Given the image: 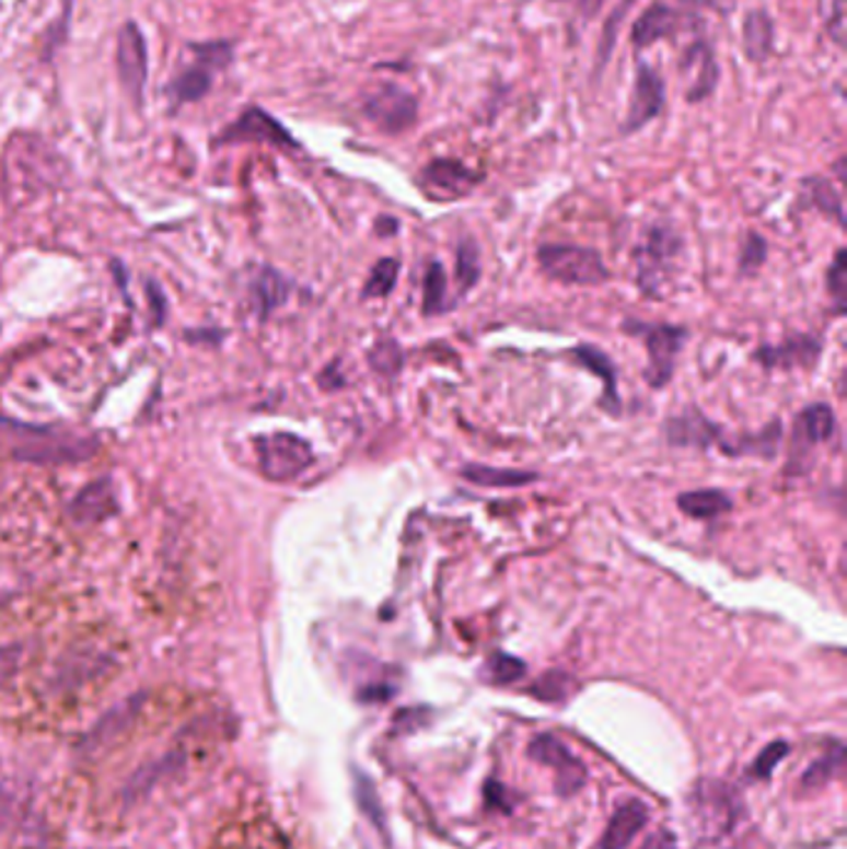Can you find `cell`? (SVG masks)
<instances>
[{"label":"cell","mask_w":847,"mask_h":849,"mask_svg":"<svg viewBox=\"0 0 847 849\" xmlns=\"http://www.w3.org/2000/svg\"><path fill=\"white\" fill-rule=\"evenodd\" d=\"M207 735L199 725H192L184 731L177 741H174L162 758L147 763L144 768L137 770L127 786L119 790V807L132 810L137 802L150 798L156 788L167 786V782L177 780L192 763L199 760L205 755Z\"/></svg>","instance_id":"6da1fadb"},{"label":"cell","mask_w":847,"mask_h":849,"mask_svg":"<svg viewBox=\"0 0 847 849\" xmlns=\"http://www.w3.org/2000/svg\"><path fill=\"white\" fill-rule=\"evenodd\" d=\"M115 653L103 643L72 646L53 666L48 681H45V696L55 700V703L76 700L88 688L103 683L109 676V671L115 668Z\"/></svg>","instance_id":"7a4b0ae2"},{"label":"cell","mask_w":847,"mask_h":849,"mask_svg":"<svg viewBox=\"0 0 847 849\" xmlns=\"http://www.w3.org/2000/svg\"><path fill=\"white\" fill-rule=\"evenodd\" d=\"M626 334H634L643 340V348L649 353V368H647V383L651 387H664L671 375H674L676 358L684 348V340L688 334L684 328L666 326V323H641V321H626L624 323Z\"/></svg>","instance_id":"3957f363"},{"label":"cell","mask_w":847,"mask_h":849,"mask_svg":"<svg viewBox=\"0 0 847 849\" xmlns=\"http://www.w3.org/2000/svg\"><path fill=\"white\" fill-rule=\"evenodd\" d=\"M539 266L552 281L559 283H579L596 286L610 279V271L602 256L594 248L565 246V244H545L539 248Z\"/></svg>","instance_id":"277c9868"},{"label":"cell","mask_w":847,"mask_h":849,"mask_svg":"<svg viewBox=\"0 0 847 849\" xmlns=\"http://www.w3.org/2000/svg\"><path fill=\"white\" fill-rule=\"evenodd\" d=\"M256 455L264 477L274 482H291L301 473H306L313 463V450L306 440L291 432H274L256 440Z\"/></svg>","instance_id":"5b68a950"},{"label":"cell","mask_w":847,"mask_h":849,"mask_svg":"<svg viewBox=\"0 0 847 849\" xmlns=\"http://www.w3.org/2000/svg\"><path fill=\"white\" fill-rule=\"evenodd\" d=\"M681 254V239L671 226H651L637 252L639 283L649 296H659V289L669 281V271L674 269L676 256Z\"/></svg>","instance_id":"8992f818"},{"label":"cell","mask_w":847,"mask_h":849,"mask_svg":"<svg viewBox=\"0 0 847 849\" xmlns=\"http://www.w3.org/2000/svg\"><path fill=\"white\" fill-rule=\"evenodd\" d=\"M363 113L385 135H401L418 119V100L395 82H383L363 100Z\"/></svg>","instance_id":"52a82bcc"},{"label":"cell","mask_w":847,"mask_h":849,"mask_svg":"<svg viewBox=\"0 0 847 849\" xmlns=\"http://www.w3.org/2000/svg\"><path fill=\"white\" fill-rule=\"evenodd\" d=\"M195 53V62L187 65L172 82L174 103L184 105L205 97L211 88V80H214V72L222 70L232 60V48L224 43L197 45Z\"/></svg>","instance_id":"ba28073f"},{"label":"cell","mask_w":847,"mask_h":849,"mask_svg":"<svg viewBox=\"0 0 847 849\" xmlns=\"http://www.w3.org/2000/svg\"><path fill=\"white\" fill-rule=\"evenodd\" d=\"M527 755L535 763L547 765V768L555 770V788L559 795H575L587 782L584 765L579 763L572 751L555 735H537L535 741L530 743Z\"/></svg>","instance_id":"9c48e42d"},{"label":"cell","mask_w":847,"mask_h":849,"mask_svg":"<svg viewBox=\"0 0 847 849\" xmlns=\"http://www.w3.org/2000/svg\"><path fill=\"white\" fill-rule=\"evenodd\" d=\"M117 72L127 95L140 105L147 82V43L142 31L135 23H127L123 31H119Z\"/></svg>","instance_id":"30bf717a"},{"label":"cell","mask_w":847,"mask_h":849,"mask_svg":"<svg viewBox=\"0 0 847 849\" xmlns=\"http://www.w3.org/2000/svg\"><path fill=\"white\" fill-rule=\"evenodd\" d=\"M477 182H480V174H475L457 160H432L420 172L422 191L438 201L463 199L465 194L475 189Z\"/></svg>","instance_id":"8fae6325"},{"label":"cell","mask_w":847,"mask_h":849,"mask_svg":"<svg viewBox=\"0 0 847 849\" xmlns=\"http://www.w3.org/2000/svg\"><path fill=\"white\" fill-rule=\"evenodd\" d=\"M664 100H666L664 80L659 78V72L653 70L651 65H641L637 72V85H634L629 113H626V119L622 125V132L631 135L643 125H649L651 119L664 109Z\"/></svg>","instance_id":"7c38bea8"},{"label":"cell","mask_w":847,"mask_h":849,"mask_svg":"<svg viewBox=\"0 0 847 849\" xmlns=\"http://www.w3.org/2000/svg\"><path fill=\"white\" fill-rule=\"evenodd\" d=\"M244 140L269 142L276 147H297L293 137L287 132V127L276 123L269 113H264L259 107H252L246 109L244 115H239L236 123L222 135V142H244Z\"/></svg>","instance_id":"4fadbf2b"},{"label":"cell","mask_w":847,"mask_h":849,"mask_svg":"<svg viewBox=\"0 0 847 849\" xmlns=\"http://www.w3.org/2000/svg\"><path fill=\"white\" fill-rule=\"evenodd\" d=\"M647 823H649V810L641 800L624 802V805L614 812L610 827H606L602 849H626Z\"/></svg>","instance_id":"5bb4252c"},{"label":"cell","mask_w":847,"mask_h":849,"mask_svg":"<svg viewBox=\"0 0 847 849\" xmlns=\"http://www.w3.org/2000/svg\"><path fill=\"white\" fill-rule=\"evenodd\" d=\"M837 420L831 405L815 403L798 415L793 430L796 447H813L817 442H827L835 435Z\"/></svg>","instance_id":"9a60e30c"},{"label":"cell","mask_w":847,"mask_h":849,"mask_svg":"<svg viewBox=\"0 0 847 849\" xmlns=\"http://www.w3.org/2000/svg\"><path fill=\"white\" fill-rule=\"evenodd\" d=\"M676 27H678L676 11H671V8L664 3H653L649 11H643L637 18V23H634L631 40L637 48H649V45L674 35Z\"/></svg>","instance_id":"2e32d148"},{"label":"cell","mask_w":847,"mask_h":849,"mask_svg":"<svg viewBox=\"0 0 847 849\" xmlns=\"http://www.w3.org/2000/svg\"><path fill=\"white\" fill-rule=\"evenodd\" d=\"M817 353H821V340L815 338H790L780 346H766L758 350V358L766 368H798L815 363Z\"/></svg>","instance_id":"e0dca14e"},{"label":"cell","mask_w":847,"mask_h":849,"mask_svg":"<svg viewBox=\"0 0 847 849\" xmlns=\"http://www.w3.org/2000/svg\"><path fill=\"white\" fill-rule=\"evenodd\" d=\"M666 438L676 447H706L718 438V428L704 415L688 410L681 418L666 422Z\"/></svg>","instance_id":"ac0fdd59"},{"label":"cell","mask_w":847,"mask_h":849,"mask_svg":"<svg viewBox=\"0 0 847 849\" xmlns=\"http://www.w3.org/2000/svg\"><path fill=\"white\" fill-rule=\"evenodd\" d=\"M575 358L587 368V371H592L596 377H602V383H604V398H602L604 410L619 412V391H616V371H614L612 358L606 356V353H602L600 348L587 346V344H582V346L575 350Z\"/></svg>","instance_id":"d6986e66"},{"label":"cell","mask_w":847,"mask_h":849,"mask_svg":"<svg viewBox=\"0 0 847 849\" xmlns=\"http://www.w3.org/2000/svg\"><path fill=\"white\" fill-rule=\"evenodd\" d=\"M686 58L694 60L698 65L696 78H694V82L686 90V100H688V103H701V100H706L708 95H711V92L718 85V65L713 60L711 50H708L704 43L692 45V48L686 50Z\"/></svg>","instance_id":"ffe728a7"},{"label":"cell","mask_w":847,"mask_h":849,"mask_svg":"<svg viewBox=\"0 0 847 849\" xmlns=\"http://www.w3.org/2000/svg\"><path fill=\"white\" fill-rule=\"evenodd\" d=\"M678 510L694 520H716L731 510V500L718 489H698L678 497Z\"/></svg>","instance_id":"44dd1931"},{"label":"cell","mask_w":847,"mask_h":849,"mask_svg":"<svg viewBox=\"0 0 847 849\" xmlns=\"http://www.w3.org/2000/svg\"><path fill=\"white\" fill-rule=\"evenodd\" d=\"M743 48L751 60H766L773 50V23L766 11L749 13L743 23Z\"/></svg>","instance_id":"7402d4cb"},{"label":"cell","mask_w":847,"mask_h":849,"mask_svg":"<svg viewBox=\"0 0 847 849\" xmlns=\"http://www.w3.org/2000/svg\"><path fill=\"white\" fill-rule=\"evenodd\" d=\"M115 512V497L107 482H95L82 492L76 504H72V514L78 522H97L105 520L107 514Z\"/></svg>","instance_id":"603a6c76"},{"label":"cell","mask_w":847,"mask_h":849,"mask_svg":"<svg viewBox=\"0 0 847 849\" xmlns=\"http://www.w3.org/2000/svg\"><path fill=\"white\" fill-rule=\"evenodd\" d=\"M460 475L480 487H524L535 482V473H522V469H497L487 465H465Z\"/></svg>","instance_id":"cb8c5ba5"},{"label":"cell","mask_w":847,"mask_h":849,"mask_svg":"<svg viewBox=\"0 0 847 849\" xmlns=\"http://www.w3.org/2000/svg\"><path fill=\"white\" fill-rule=\"evenodd\" d=\"M422 309L428 316L448 311V276L438 261L428 266L426 281H422Z\"/></svg>","instance_id":"d4e9b609"},{"label":"cell","mask_w":847,"mask_h":849,"mask_svg":"<svg viewBox=\"0 0 847 849\" xmlns=\"http://www.w3.org/2000/svg\"><path fill=\"white\" fill-rule=\"evenodd\" d=\"M843 763H845V751L840 743H835V747L831 753H825L821 760H815L810 768L805 770L803 775V788H810V790H817V788H825L827 782H833L837 775H840L843 770Z\"/></svg>","instance_id":"484cf974"},{"label":"cell","mask_w":847,"mask_h":849,"mask_svg":"<svg viewBox=\"0 0 847 849\" xmlns=\"http://www.w3.org/2000/svg\"><path fill=\"white\" fill-rule=\"evenodd\" d=\"M524 671H527V666H524V661H520L518 656H510V653H495V656H490L485 661V678L492 683V686H508V683H514L520 681L524 676Z\"/></svg>","instance_id":"4316f807"},{"label":"cell","mask_w":847,"mask_h":849,"mask_svg":"<svg viewBox=\"0 0 847 849\" xmlns=\"http://www.w3.org/2000/svg\"><path fill=\"white\" fill-rule=\"evenodd\" d=\"M805 189H808V194H810V201H813V207L821 209L823 214L833 217L840 226L845 224L840 194H837V191L833 189V184H831V182L813 177V179H808V182H805Z\"/></svg>","instance_id":"83f0119b"},{"label":"cell","mask_w":847,"mask_h":849,"mask_svg":"<svg viewBox=\"0 0 847 849\" xmlns=\"http://www.w3.org/2000/svg\"><path fill=\"white\" fill-rule=\"evenodd\" d=\"M398 261L395 258H381L379 264L373 266L371 276H368L363 296L366 299H385L393 291L395 281H398Z\"/></svg>","instance_id":"f1b7e54d"},{"label":"cell","mask_w":847,"mask_h":849,"mask_svg":"<svg viewBox=\"0 0 847 849\" xmlns=\"http://www.w3.org/2000/svg\"><path fill=\"white\" fill-rule=\"evenodd\" d=\"M569 690H572V678L561 671H549L532 686V696L557 703V700H565L569 696Z\"/></svg>","instance_id":"f546056e"},{"label":"cell","mask_w":847,"mask_h":849,"mask_svg":"<svg viewBox=\"0 0 847 849\" xmlns=\"http://www.w3.org/2000/svg\"><path fill=\"white\" fill-rule=\"evenodd\" d=\"M455 276H457V283L460 289H473L475 281L480 279V261H477V248L475 244L465 242L463 246L457 248V269H455Z\"/></svg>","instance_id":"4dcf8cb0"},{"label":"cell","mask_w":847,"mask_h":849,"mask_svg":"<svg viewBox=\"0 0 847 849\" xmlns=\"http://www.w3.org/2000/svg\"><path fill=\"white\" fill-rule=\"evenodd\" d=\"M788 751H790L788 743H782V741H776V743H770L768 747H763L756 763H753V768H751V778H756V780L770 778V772L776 770V765L782 758H786Z\"/></svg>","instance_id":"1f68e13d"},{"label":"cell","mask_w":847,"mask_h":849,"mask_svg":"<svg viewBox=\"0 0 847 849\" xmlns=\"http://www.w3.org/2000/svg\"><path fill=\"white\" fill-rule=\"evenodd\" d=\"M371 363H373L375 371H381L385 375L398 371L401 363H403V353H401L398 344H395V340H383V344L375 346L371 350Z\"/></svg>","instance_id":"d6a6232c"},{"label":"cell","mask_w":847,"mask_h":849,"mask_svg":"<svg viewBox=\"0 0 847 849\" xmlns=\"http://www.w3.org/2000/svg\"><path fill=\"white\" fill-rule=\"evenodd\" d=\"M847 266H845V252H837L835 254V261L831 266V271H827V291H831V296L835 301V309L843 311L845 309V291H847Z\"/></svg>","instance_id":"836d02e7"},{"label":"cell","mask_w":847,"mask_h":849,"mask_svg":"<svg viewBox=\"0 0 847 849\" xmlns=\"http://www.w3.org/2000/svg\"><path fill=\"white\" fill-rule=\"evenodd\" d=\"M356 792H358V800H361V807L366 810V815L371 817L375 825L383 827L381 805H379V795H375L373 782H371V780H366L363 775H356Z\"/></svg>","instance_id":"e575fe53"},{"label":"cell","mask_w":847,"mask_h":849,"mask_svg":"<svg viewBox=\"0 0 847 849\" xmlns=\"http://www.w3.org/2000/svg\"><path fill=\"white\" fill-rule=\"evenodd\" d=\"M629 8H631V0H622V5L616 8V11L610 18V23H606L604 35H602V45H600V62H606V58H610V53L614 50L616 31H619V25L624 21V13L629 11Z\"/></svg>","instance_id":"d590c367"},{"label":"cell","mask_w":847,"mask_h":849,"mask_svg":"<svg viewBox=\"0 0 847 849\" xmlns=\"http://www.w3.org/2000/svg\"><path fill=\"white\" fill-rule=\"evenodd\" d=\"M763 258H766V242L758 234H751L741 252V266L743 269H756L763 264Z\"/></svg>","instance_id":"8d00e7d4"},{"label":"cell","mask_w":847,"mask_h":849,"mask_svg":"<svg viewBox=\"0 0 847 849\" xmlns=\"http://www.w3.org/2000/svg\"><path fill=\"white\" fill-rule=\"evenodd\" d=\"M843 3L845 0H833V18L827 21V31L833 33V38L837 43H843Z\"/></svg>","instance_id":"74e56055"},{"label":"cell","mask_w":847,"mask_h":849,"mask_svg":"<svg viewBox=\"0 0 847 849\" xmlns=\"http://www.w3.org/2000/svg\"><path fill=\"white\" fill-rule=\"evenodd\" d=\"M641 849H676V839L669 829H659V833L653 835Z\"/></svg>","instance_id":"f35d334b"},{"label":"cell","mask_w":847,"mask_h":849,"mask_svg":"<svg viewBox=\"0 0 847 849\" xmlns=\"http://www.w3.org/2000/svg\"><path fill=\"white\" fill-rule=\"evenodd\" d=\"M569 3H572L579 13L589 18V15H594L596 11H600L602 0H569Z\"/></svg>","instance_id":"ab89813d"},{"label":"cell","mask_w":847,"mask_h":849,"mask_svg":"<svg viewBox=\"0 0 847 849\" xmlns=\"http://www.w3.org/2000/svg\"><path fill=\"white\" fill-rule=\"evenodd\" d=\"M395 229H398V221L395 219H388V217L379 219V234L388 236V234H395Z\"/></svg>","instance_id":"60d3db41"},{"label":"cell","mask_w":847,"mask_h":849,"mask_svg":"<svg viewBox=\"0 0 847 849\" xmlns=\"http://www.w3.org/2000/svg\"><path fill=\"white\" fill-rule=\"evenodd\" d=\"M711 3L718 8V11H731V8L739 3V0H711Z\"/></svg>","instance_id":"b9f144b4"}]
</instances>
